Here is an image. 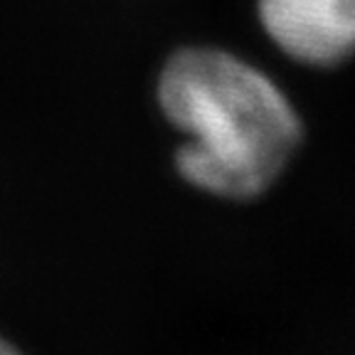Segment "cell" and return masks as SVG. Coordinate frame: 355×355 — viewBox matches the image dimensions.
Instances as JSON below:
<instances>
[{"label": "cell", "mask_w": 355, "mask_h": 355, "mask_svg": "<svg viewBox=\"0 0 355 355\" xmlns=\"http://www.w3.org/2000/svg\"><path fill=\"white\" fill-rule=\"evenodd\" d=\"M158 106L183 133L178 173L215 198L252 200L277 183L304 126L284 89L220 47H183L163 64Z\"/></svg>", "instance_id": "obj_1"}, {"label": "cell", "mask_w": 355, "mask_h": 355, "mask_svg": "<svg viewBox=\"0 0 355 355\" xmlns=\"http://www.w3.org/2000/svg\"><path fill=\"white\" fill-rule=\"evenodd\" d=\"M259 25L288 60L336 67L355 55V0H257Z\"/></svg>", "instance_id": "obj_2"}, {"label": "cell", "mask_w": 355, "mask_h": 355, "mask_svg": "<svg viewBox=\"0 0 355 355\" xmlns=\"http://www.w3.org/2000/svg\"><path fill=\"white\" fill-rule=\"evenodd\" d=\"M0 355H22V353L10 343V340H6L3 336H0Z\"/></svg>", "instance_id": "obj_3"}]
</instances>
